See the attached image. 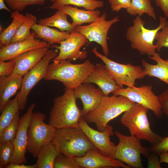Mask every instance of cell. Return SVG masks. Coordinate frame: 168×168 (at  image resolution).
<instances>
[{
    "mask_svg": "<svg viewBox=\"0 0 168 168\" xmlns=\"http://www.w3.org/2000/svg\"><path fill=\"white\" fill-rule=\"evenodd\" d=\"M95 67L89 60L80 64H72L69 60L49 64L43 79L61 82L65 88L74 90L84 82Z\"/></svg>",
    "mask_w": 168,
    "mask_h": 168,
    "instance_id": "cell-1",
    "label": "cell"
},
{
    "mask_svg": "<svg viewBox=\"0 0 168 168\" xmlns=\"http://www.w3.org/2000/svg\"><path fill=\"white\" fill-rule=\"evenodd\" d=\"M76 100L73 90L65 88L62 95L54 99L48 124L56 129L79 127L82 114V110L77 105Z\"/></svg>",
    "mask_w": 168,
    "mask_h": 168,
    "instance_id": "cell-2",
    "label": "cell"
},
{
    "mask_svg": "<svg viewBox=\"0 0 168 168\" xmlns=\"http://www.w3.org/2000/svg\"><path fill=\"white\" fill-rule=\"evenodd\" d=\"M136 103L123 96L104 95L98 106L84 116L88 123H94L103 131L108 123L134 106Z\"/></svg>",
    "mask_w": 168,
    "mask_h": 168,
    "instance_id": "cell-3",
    "label": "cell"
},
{
    "mask_svg": "<svg viewBox=\"0 0 168 168\" xmlns=\"http://www.w3.org/2000/svg\"><path fill=\"white\" fill-rule=\"evenodd\" d=\"M51 142L57 151L72 157L84 156L89 150L96 149L79 127L56 129Z\"/></svg>",
    "mask_w": 168,
    "mask_h": 168,
    "instance_id": "cell-4",
    "label": "cell"
},
{
    "mask_svg": "<svg viewBox=\"0 0 168 168\" xmlns=\"http://www.w3.org/2000/svg\"><path fill=\"white\" fill-rule=\"evenodd\" d=\"M148 110L138 103L124 112L121 123L128 128L130 135L140 140L148 141L152 146L158 143L163 137L152 131L148 120Z\"/></svg>",
    "mask_w": 168,
    "mask_h": 168,
    "instance_id": "cell-5",
    "label": "cell"
},
{
    "mask_svg": "<svg viewBox=\"0 0 168 168\" xmlns=\"http://www.w3.org/2000/svg\"><path fill=\"white\" fill-rule=\"evenodd\" d=\"M166 20L165 17L160 16L158 27L149 29L145 27V21L141 16H136L133 25L127 29L126 33V39L130 42L131 48L137 50L141 55L152 56L156 50L154 44L156 36L162 29Z\"/></svg>",
    "mask_w": 168,
    "mask_h": 168,
    "instance_id": "cell-6",
    "label": "cell"
},
{
    "mask_svg": "<svg viewBox=\"0 0 168 168\" xmlns=\"http://www.w3.org/2000/svg\"><path fill=\"white\" fill-rule=\"evenodd\" d=\"M115 134L119 140L112 157L134 168L143 167L141 158L142 154L147 157L151 152L149 147H144L141 140L135 136L125 135L116 131Z\"/></svg>",
    "mask_w": 168,
    "mask_h": 168,
    "instance_id": "cell-7",
    "label": "cell"
},
{
    "mask_svg": "<svg viewBox=\"0 0 168 168\" xmlns=\"http://www.w3.org/2000/svg\"><path fill=\"white\" fill-rule=\"evenodd\" d=\"M45 115L40 112H34L28 130L27 151L35 159L43 146L51 142L56 129L46 124Z\"/></svg>",
    "mask_w": 168,
    "mask_h": 168,
    "instance_id": "cell-8",
    "label": "cell"
},
{
    "mask_svg": "<svg viewBox=\"0 0 168 168\" xmlns=\"http://www.w3.org/2000/svg\"><path fill=\"white\" fill-rule=\"evenodd\" d=\"M92 51L96 57L103 62L114 80L121 88H123L124 86L130 87L135 86L137 80L142 79L146 76L141 66L116 62L100 53L97 47L94 48Z\"/></svg>",
    "mask_w": 168,
    "mask_h": 168,
    "instance_id": "cell-9",
    "label": "cell"
},
{
    "mask_svg": "<svg viewBox=\"0 0 168 168\" xmlns=\"http://www.w3.org/2000/svg\"><path fill=\"white\" fill-rule=\"evenodd\" d=\"M58 55L56 50L49 49L47 53L39 63L23 76L21 87L19 92L18 101L20 110L25 109L30 91L41 80L43 79L50 62Z\"/></svg>",
    "mask_w": 168,
    "mask_h": 168,
    "instance_id": "cell-10",
    "label": "cell"
},
{
    "mask_svg": "<svg viewBox=\"0 0 168 168\" xmlns=\"http://www.w3.org/2000/svg\"><path fill=\"white\" fill-rule=\"evenodd\" d=\"M112 93L115 96H124L131 101L142 105L152 111L158 118L163 117L158 96L153 91L151 85L121 88Z\"/></svg>",
    "mask_w": 168,
    "mask_h": 168,
    "instance_id": "cell-11",
    "label": "cell"
},
{
    "mask_svg": "<svg viewBox=\"0 0 168 168\" xmlns=\"http://www.w3.org/2000/svg\"><path fill=\"white\" fill-rule=\"evenodd\" d=\"M107 14L105 12L94 22L87 25L78 26L75 27V30L82 34L91 42L94 41L100 44L104 55L107 57L109 49L107 42V36L111 26L118 22V16L106 20Z\"/></svg>",
    "mask_w": 168,
    "mask_h": 168,
    "instance_id": "cell-12",
    "label": "cell"
},
{
    "mask_svg": "<svg viewBox=\"0 0 168 168\" xmlns=\"http://www.w3.org/2000/svg\"><path fill=\"white\" fill-rule=\"evenodd\" d=\"M88 41L85 36L75 30L71 32L69 37L61 42L59 46L51 45V47L59 50L57 56L53 60V62L56 63L63 60L74 61L85 58L87 56V52L81 51L80 49Z\"/></svg>",
    "mask_w": 168,
    "mask_h": 168,
    "instance_id": "cell-13",
    "label": "cell"
},
{
    "mask_svg": "<svg viewBox=\"0 0 168 168\" xmlns=\"http://www.w3.org/2000/svg\"><path fill=\"white\" fill-rule=\"evenodd\" d=\"M79 127L101 154L112 158L116 146L110 140V137L114 134L112 126L108 124L103 131H97L91 127L84 118L81 117Z\"/></svg>",
    "mask_w": 168,
    "mask_h": 168,
    "instance_id": "cell-14",
    "label": "cell"
},
{
    "mask_svg": "<svg viewBox=\"0 0 168 168\" xmlns=\"http://www.w3.org/2000/svg\"><path fill=\"white\" fill-rule=\"evenodd\" d=\"M35 106V103L32 104L20 119L19 128L13 142L14 154L11 163L27 162L25 154L27 151L28 130Z\"/></svg>",
    "mask_w": 168,
    "mask_h": 168,
    "instance_id": "cell-15",
    "label": "cell"
},
{
    "mask_svg": "<svg viewBox=\"0 0 168 168\" xmlns=\"http://www.w3.org/2000/svg\"><path fill=\"white\" fill-rule=\"evenodd\" d=\"M74 158L81 168H131L120 161L103 155L96 149L89 150L84 156Z\"/></svg>",
    "mask_w": 168,
    "mask_h": 168,
    "instance_id": "cell-16",
    "label": "cell"
},
{
    "mask_svg": "<svg viewBox=\"0 0 168 168\" xmlns=\"http://www.w3.org/2000/svg\"><path fill=\"white\" fill-rule=\"evenodd\" d=\"M77 99L82 102V116L95 109L104 96L102 91L90 83L83 82L73 90Z\"/></svg>",
    "mask_w": 168,
    "mask_h": 168,
    "instance_id": "cell-17",
    "label": "cell"
},
{
    "mask_svg": "<svg viewBox=\"0 0 168 168\" xmlns=\"http://www.w3.org/2000/svg\"><path fill=\"white\" fill-rule=\"evenodd\" d=\"M51 47V45L43 40L41 41L35 38L29 39L1 47L0 60H10L30 50L39 48Z\"/></svg>",
    "mask_w": 168,
    "mask_h": 168,
    "instance_id": "cell-18",
    "label": "cell"
},
{
    "mask_svg": "<svg viewBox=\"0 0 168 168\" xmlns=\"http://www.w3.org/2000/svg\"><path fill=\"white\" fill-rule=\"evenodd\" d=\"M84 82L96 84L105 96H109L111 93L121 88L114 80L105 65L102 63L95 65L93 71Z\"/></svg>",
    "mask_w": 168,
    "mask_h": 168,
    "instance_id": "cell-19",
    "label": "cell"
},
{
    "mask_svg": "<svg viewBox=\"0 0 168 168\" xmlns=\"http://www.w3.org/2000/svg\"><path fill=\"white\" fill-rule=\"evenodd\" d=\"M48 49L47 47L33 49L13 59L15 63L13 73L23 77L39 63L47 53Z\"/></svg>",
    "mask_w": 168,
    "mask_h": 168,
    "instance_id": "cell-20",
    "label": "cell"
},
{
    "mask_svg": "<svg viewBox=\"0 0 168 168\" xmlns=\"http://www.w3.org/2000/svg\"><path fill=\"white\" fill-rule=\"evenodd\" d=\"M148 57L155 61L156 64H151L144 59H141L142 66L144 69L145 75L157 78L168 86V59H163L156 52Z\"/></svg>",
    "mask_w": 168,
    "mask_h": 168,
    "instance_id": "cell-21",
    "label": "cell"
},
{
    "mask_svg": "<svg viewBox=\"0 0 168 168\" xmlns=\"http://www.w3.org/2000/svg\"><path fill=\"white\" fill-rule=\"evenodd\" d=\"M22 76L13 73L8 77L0 76V111L10 98L20 90Z\"/></svg>",
    "mask_w": 168,
    "mask_h": 168,
    "instance_id": "cell-22",
    "label": "cell"
},
{
    "mask_svg": "<svg viewBox=\"0 0 168 168\" xmlns=\"http://www.w3.org/2000/svg\"><path fill=\"white\" fill-rule=\"evenodd\" d=\"M56 9H60L72 19V25L74 27L80 26L85 23H91L100 15V12L98 10H87L80 9L70 5H64L59 6Z\"/></svg>",
    "mask_w": 168,
    "mask_h": 168,
    "instance_id": "cell-23",
    "label": "cell"
},
{
    "mask_svg": "<svg viewBox=\"0 0 168 168\" xmlns=\"http://www.w3.org/2000/svg\"><path fill=\"white\" fill-rule=\"evenodd\" d=\"M31 29L35 33V38L42 39L50 45L54 43L60 44L66 39L70 34L69 32L59 31L36 23L32 26Z\"/></svg>",
    "mask_w": 168,
    "mask_h": 168,
    "instance_id": "cell-24",
    "label": "cell"
},
{
    "mask_svg": "<svg viewBox=\"0 0 168 168\" xmlns=\"http://www.w3.org/2000/svg\"><path fill=\"white\" fill-rule=\"evenodd\" d=\"M68 16L62 10L58 9L53 15L41 19L38 22L42 26L55 27L61 31H68L70 33L75 30V27L68 21Z\"/></svg>",
    "mask_w": 168,
    "mask_h": 168,
    "instance_id": "cell-25",
    "label": "cell"
},
{
    "mask_svg": "<svg viewBox=\"0 0 168 168\" xmlns=\"http://www.w3.org/2000/svg\"><path fill=\"white\" fill-rule=\"evenodd\" d=\"M11 17L12 19V23L0 34L1 48L10 44L11 40L15 35L17 30L26 19L25 15H23L17 11L12 12Z\"/></svg>",
    "mask_w": 168,
    "mask_h": 168,
    "instance_id": "cell-26",
    "label": "cell"
},
{
    "mask_svg": "<svg viewBox=\"0 0 168 168\" xmlns=\"http://www.w3.org/2000/svg\"><path fill=\"white\" fill-rule=\"evenodd\" d=\"M60 153L51 142L43 146L38 153L36 168H53L55 160Z\"/></svg>",
    "mask_w": 168,
    "mask_h": 168,
    "instance_id": "cell-27",
    "label": "cell"
},
{
    "mask_svg": "<svg viewBox=\"0 0 168 168\" xmlns=\"http://www.w3.org/2000/svg\"><path fill=\"white\" fill-rule=\"evenodd\" d=\"M19 92L15 97L10 100L5 105L0 116V133L16 118L19 112Z\"/></svg>",
    "mask_w": 168,
    "mask_h": 168,
    "instance_id": "cell-28",
    "label": "cell"
},
{
    "mask_svg": "<svg viewBox=\"0 0 168 168\" xmlns=\"http://www.w3.org/2000/svg\"><path fill=\"white\" fill-rule=\"evenodd\" d=\"M25 16V21L17 30L10 44L35 38V33L34 31L31 33L30 29L33 25L36 24V17L32 14L28 13H26Z\"/></svg>",
    "mask_w": 168,
    "mask_h": 168,
    "instance_id": "cell-29",
    "label": "cell"
},
{
    "mask_svg": "<svg viewBox=\"0 0 168 168\" xmlns=\"http://www.w3.org/2000/svg\"><path fill=\"white\" fill-rule=\"evenodd\" d=\"M126 10L131 16H141L145 14L154 19L156 20L154 8L152 5L150 0H131L130 7Z\"/></svg>",
    "mask_w": 168,
    "mask_h": 168,
    "instance_id": "cell-30",
    "label": "cell"
},
{
    "mask_svg": "<svg viewBox=\"0 0 168 168\" xmlns=\"http://www.w3.org/2000/svg\"><path fill=\"white\" fill-rule=\"evenodd\" d=\"M64 5H72L84 8L86 10H94L103 7L104 2L98 0H56L49 7L52 9Z\"/></svg>",
    "mask_w": 168,
    "mask_h": 168,
    "instance_id": "cell-31",
    "label": "cell"
},
{
    "mask_svg": "<svg viewBox=\"0 0 168 168\" xmlns=\"http://www.w3.org/2000/svg\"><path fill=\"white\" fill-rule=\"evenodd\" d=\"M20 119L19 112L15 119L0 133V143L13 142L19 125Z\"/></svg>",
    "mask_w": 168,
    "mask_h": 168,
    "instance_id": "cell-32",
    "label": "cell"
},
{
    "mask_svg": "<svg viewBox=\"0 0 168 168\" xmlns=\"http://www.w3.org/2000/svg\"><path fill=\"white\" fill-rule=\"evenodd\" d=\"M14 154L13 143H0V168L6 167L12 162Z\"/></svg>",
    "mask_w": 168,
    "mask_h": 168,
    "instance_id": "cell-33",
    "label": "cell"
},
{
    "mask_svg": "<svg viewBox=\"0 0 168 168\" xmlns=\"http://www.w3.org/2000/svg\"><path fill=\"white\" fill-rule=\"evenodd\" d=\"M46 1L54 2L56 0H5V2L12 10L22 11L27 6L32 5H42Z\"/></svg>",
    "mask_w": 168,
    "mask_h": 168,
    "instance_id": "cell-34",
    "label": "cell"
},
{
    "mask_svg": "<svg viewBox=\"0 0 168 168\" xmlns=\"http://www.w3.org/2000/svg\"><path fill=\"white\" fill-rule=\"evenodd\" d=\"M53 168H81L74 157L60 153L54 162Z\"/></svg>",
    "mask_w": 168,
    "mask_h": 168,
    "instance_id": "cell-35",
    "label": "cell"
},
{
    "mask_svg": "<svg viewBox=\"0 0 168 168\" xmlns=\"http://www.w3.org/2000/svg\"><path fill=\"white\" fill-rule=\"evenodd\" d=\"M156 50L159 52L163 47L168 48V21H165L162 29L158 31L155 38Z\"/></svg>",
    "mask_w": 168,
    "mask_h": 168,
    "instance_id": "cell-36",
    "label": "cell"
},
{
    "mask_svg": "<svg viewBox=\"0 0 168 168\" xmlns=\"http://www.w3.org/2000/svg\"><path fill=\"white\" fill-rule=\"evenodd\" d=\"M15 65L13 59L7 62L0 60V76L8 77L11 75L13 73Z\"/></svg>",
    "mask_w": 168,
    "mask_h": 168,
    "instance_id": "cell-37",
    "label": "cell"
},
{
    "mask_svg": "<svg viewBox=\"0 0 168 168\" xmlns=\"http://www.w3.org/2000/svg\"><path fill=\"white\" fill-rule=\"evenodd\" d=\"M131 1V0H108L112 11L117 12L122 9L128 8Z\"/></svg>",
    "mask_w": 168,
    "mask_h": 168,
    "instance_id": "cell-38",
    "label": "cell"
},
{
    "mask_svg": "<svg viewBox=\"0 0 168 168\" xmlns=\"http://www.w3.org/2000/svg\"><path fill=\"white\" fill-rule=\"evenodd\" d=\"M150 147L151 152L159 156L162 153L168 152V137H163L158 143Z\"/></svg>",
    "mask_w": 168,
    "mask_h": 168,
    "instance_id": "cell-39",
    "label": "cell"
},
{
    "mask_svg": "<svg viewBox=\"0 0 168 168\" xmlns=\"http://www.w3.org/2000/svg\"><path fill=\"white\" fill-rule=\"evenodd\" d=\"M158 96L161 110L168 118V89Z\"/></svg>",
    "mask_w": 168,
    "mask_h": 168,
    "instance_id": "cell-40",
    "label": "cell"
},
{
    "mask_svg": "<svg viewBox=\"0 0 168 168\" xmlns=\"http://www.w3.org/2000/svg\"><path fill=\"white\" fill-rule=\"evenodd\" d=\"M155 153L151 152L146 157L148 161V168H161V163Z\"/></svg>",
    "mask_w": 168,
    "mask_h": 168,
    "instance_id": "cell-41",
    "label": "cell"
},
{
    "mask_svg": "<svg viewBox=\"0 0 168 168\" xmlns=\"http://www.w3.org/2000/svg\"><path fill=\"white\" fill-rule=\"evenodd\" d=\"M156 5L163 12L165 17H168V0H155Z\"/></svg>",
    "mask_w": 168,
    "mask_h": 168,
    "instance_id": "cell-42",
    "label": "cell"
},
{
    "mask_svg": "<svg viewBox=\"0 0 168 168\" xmlns=\"http://www.w3.org/2000/svg\"><path fill=\"white\" fill-rule=\"evenodd\" d=\"M24 164H17L11 163L6 168H36V164L32 165H26Z\"/></svg>",
    "mask_w": 168,
    "mask_h": 168,
    "instance_id": "cell-43",
    "label": "cell"
},
{
    "mask_svg": "<svg viewBox=\"0 0 168 168\" xmlns=\"http://www.w3.org/2000/svg\"><path fill=\"white\" fill-rule=\"evenodd\" d=\"M160 162H165L168 164V152L161 153L159 155Z\"/></svg>",
    "mask_w": 168,
    "mask_h": 168,
    "instance_id": "cell-44",
    "label": "cell"
},
{
    "mask_svg": "<svg viewBox=\"0 0 168 168\" xmlns=\"http://www.w3.org/2000/svg\"><path fill=\"white\" fill-rule=\"evenodd\" d=\"M7 7L5 3V0H0V9H5Z\"/></svg>",
    "mask_w": 168,
    "mask_h": 168,
    "instance_id": "cell-45",
    "label": "cell"
}]
</instances>
